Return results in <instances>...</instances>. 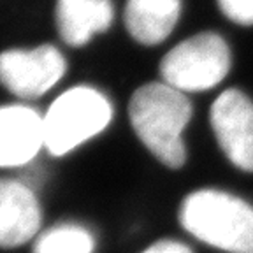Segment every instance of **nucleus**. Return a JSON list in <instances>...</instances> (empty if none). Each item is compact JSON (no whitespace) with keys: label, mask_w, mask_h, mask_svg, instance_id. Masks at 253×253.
<instances>
[{"label":"nucleus","mask_w":253,"mask_h":253,"mask_svg":"<svg viewBox=\"0 0 253 253\" xmlns=\"http://www.w3.org/2000/svg\"><path fill=\"white\" fill-rule=\"evenodd\" d=\"M130 123L141 142L170 169L185 166L183 132L192 118V104L167 83H148L135 90L128 106Z\"/></svg>","instance_id":"nucleus-1"},{"label":"nucleus","mask_w":253,"mask_h":253,"mask_svg":"<svg viewBox=\"0 0 253 253\" xmlns=\"http://www.w3.org/2000/svg\"><path fill=\"white\" fill-rule=\"evenodd\" d=\"M179 223L188 234L229 253H253V206L232 194L202 188L186 195Z\"/></svg>","instance_id":"nucleus-2"},{"label":"nucleus","mask_w":253,"mask_h":253,"mask_svg":"<svg viewBox=\"0 0 253 253\" xmlns=\"http://www.w3.org/2000/svg\"><path fill=\"white\" fill-rule=\"evenodd\" d=\"M111 120L113 106L102 91L83 84L69 88L42 116L44 150L63 157L106 130Z\"/></svg>","instance_id":"nucleus-3"},{"label":"nucleus","mask_w":253,"mask_h":253,"mask_svg":"<svg viewBox=\"0 0 253 253\" xmlns=\"http://www.w3.org/2000/svg\"><path fill=\"white\" fill-rule=\"evenodd\" d=\"M230 71L225 39L202 32L174 46L160 62L164 83L179 91H206L220 84Z\"/></svg>","instance_id":"nucleus-4"},{"label":"nucleus","mask_w":253,"mask_h":253,"mask_svg":"<svg viewBox=\"0 0 253 253\" xmlns=\"http://www.w3.org/2000/svg\"><path fill=\"white\" fill-rule=\"evenodd\" d=\"M67 63L51 44L0 53V84L20 99H37L65 74Z\"/></svg>","instance_id":"nucleus-5"},{"label":"nucleus","mask_w":253,"mask_h":253,"mask_svg":"<svg viewBox=\"0 0 253 253\" xmlns=\"http://www.w3.org/2000/svg\"><path fill=\"white\" fill-rule=\"evenodd\" d=\"M210 122L223 155L237 169L253 172V102L248 95L234 88L220 93Z\"/></svg>","instance_id":"nucleus-6"},{"label":"nucleus","mask_w":253,"mask_h":253,"mask_svg":"<svg viewBox=\"0 0 253 253\" xmlns=\"http://www.w3.org/2000/svg\"><path fill=\"white\" fill-rule=\"evenodd\" d=\"M44 148L42 116L21 104L0 107V167H23Z\"/></svg>","instance_id":"nucleus-7"},{"label":"nucleus","mask_w":253,"mask_h":253,"mask_svg":"<svg viewBox=\"0 0 253 253\" xmlns=\"http://www.w3.org/2000/svg\"><path fill=\"white\" fill-rule=\"evenodd\" d=\"M42 213L34 190L23 181L0 179V248L28 243L41 229Z\"/></svg>","instance_id":"nucleus-8"},{"label":"nucleus","mask_w":253,"mask_h":253,"mask_svg":"<svg viewBox=\"0 0 253 253\" xmlns=\"http://www.w3.org/2000/svg\"><path fill=\"white\" fill-rule=\"evenodd\" d=\"M111 0H56L55 21L58 34L71 46H84L113 23Z\"/></svg>","instance_id":"nucleus-9"},{"label":"nucleus","mask_w":253,"mask_h":253,"mask_svg":"<svg viewBox=\"0 0 253 253\" xmlns=\"http://www.w3.org/2000/svg\"><path fill=\"white\" fill-rule=\"evenodd\" d=\"M181 14V0H126L125 27L144 46L160 44L172 34Z\"/></svg>","instance_id":"nucleus-10"},{"label":"nucleus","mask_w":253,"mask_h":253,"mask_svg":"<svg viewBox=\"0 0 253 253\" xmlns=\"http://www.w3.org/2000/svg\"><path fill=\"white\" fill-rule=\"evenodd\" d=\"M95 239L86 227L62 223L42 232L34 246V253H93Z\"/></svg>","instance_id":"nucleus-11"},{"label":"nucleus","mask_w":253,"mask_h":253,"mask_svg":"<svg viewBox=\"0 0 253 253\" xmlns=\"http://www.w3.org/2000/svg\"><path fill=\"white\" fill-rule=\"evenodd\" d=\"M220 11L230 21L250 27L253 25V0H216Z\"/></svg>","instance_id":"nucleus-12"},{"label":"nucleus","mask_w":253,"mask_h":253,"mask_svg":"<svg viewBox=\"0 0 253 253\" xmlns=\"http://www.w3.org/2000/svg\"><path fill=\"white\" fill-rule=\"evenodd\" d=\"M141 253H192V250L185 243L172 241V239H162V241L155 243L150 248H146Z\"/></svg>","instance_id":"nucleus-13"}]
</instances>
